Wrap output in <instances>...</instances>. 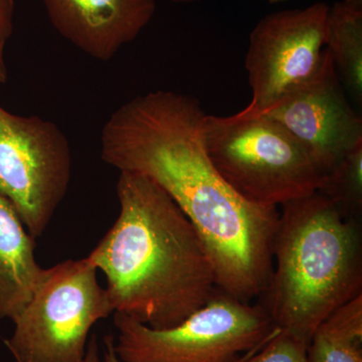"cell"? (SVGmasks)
I'll use <instances>...</instances> for the list:
<instances>
[{"instance_id": "cell-1", "label": "cell", "mask_w": 362, "mask_h": 362, "mask_svg": "<svg viewBox=\"0 0 362 362\" xmlns=\"http://www.w3.org/2000/svg\"><path fill=\"white\" fill-rule=\"evenodd\" d=\"M206 115L188 95L163 90L140 95L107 120L101 156L120 173L159 185L199 233L218 289L251 302L270 281L280 211L247 202L223 180L204 145Z\"/></svg>"}, {"instance_id": "cell-2", "label": "cell", "mask_w": 362, "mask_h": 362, "mask_svg": "<svg viewBox=\"0 0 362 362\" xmlns=\"http://www.w3.org/2000/svg\"><path fill=\"white\" fill-rule=\"evenodd\" d=\"M120 211L89 259L106 278L114 312L153 329L175 327L218 289L202 238L146 176L121 171Z\"/></svg>"}, {"instance_id": "cell-3", "label": "cell", "mask_w": 362, "mask_h": 362, "mask_svg": "<svg viewBox=\"0 0 362 362\" xmlns=\"http://www.w3.org/2000/svg\"><path fill=\"white\" fill-rule=\"evenodd\" d=\"M281 206L259 304L277 329L309 345L332 312L362 294L361 225L318 192Z\"/></svg>"}, {"instance_id": "cell-4", "label": "cell", "mask_w": 362, "mask_h": 362, "mask_svg": "<svg viewBox=\"0 0 362 362\" xmlns=\"http://www.w3.org/2000/svg\"><path fill=\"white\" fill-rule=\"evenodd\" d=\"M202 136L214 168L252 204L278 207L318 192L322 185L323 176L303 146L266 114L206 115Z\"/></svg>"}, {"instance_id": "cell-5", "label": "cell", "mask_w": 362, "mask_h": 362, "mask_svg": "<svg viewBox=\"0 0 362 362\" xmlns=\"http://www.w3.org/2000/svg\"><path fill=\"white\" fill-rule=\"evenodd\" d=\"M116 354L123 362H237L277 333L261 305L216 290L175 327L157 330L114 312Z\"/></svg>"}, {"instance_id": "cell-6", "label": "cell", "mask_w": 362, "mask_h": 362, "mask_svg": "<svg viewBox=\"0 0 362 362\" xmlns=\"http://www.w3.org/2000/svg\"><path fill=\"white\" fill-rule=\"evenodd\" d=\"M89 257L45 269L6 340L16 362H83L93 326L114 313Z\"/></svg>"}, {"instance_id": "cell-7", "label": "cell", "mask_w": 362, "mask_h": 362, "mask_svg": "<svg viewBox=\"0 0 362 362\" xmlns=\"http://www.w3.org/2000/svg\"><path fill=\"white\" fill-rule=\"evenodd\" d=\"M71 175L70 143L56 123L0 106V195L35 239L65 199Z\"/></svg>"}, {"instance_id": "cell-8", "label": "cell", "mask_w": 362, "mask_h": 362, "mask_svg": "<svg viewBox=\"0 0 362 362\" xmlns=\"http://www.w3.org/2000/svg\"><path fill=\"white\" fill-rule=\"evenodd\" d=\"M329 8L316 2L267 14L257 23L245 62L252 90L245 111L265 114L316 73L326 47Z\"/></svg>"}, {"instance_id": "cell-9", "label": "cell", "mask_w": 362, "mask_h": 362, "mask_svg": "<svg viewBox=\"0 0 362 362\" xmlns=\"http://www.w3.org/2000/svg\"><path fill=\"white\" fill-rule=\"evenodd\" d=\"M265 114L296 138L323 177L362 141L361 116L350 106L326 47L316 73Z\"/></svg>"}, {"instance_id": "cell-10", "label": "cell", "mask_w": 362, "mask_h": 362, "mask_svg": "<svg viewBox=\"0 0 362 362\" xmlns=\"http://www.w3.org/2000/svg\"><path fill=\"white\" fill-rule=\"evenodd\" d=\"M59 35L92 58L109 61L156 13V0H42Z\"/></svg>"}, {"instance_id": "cell-11", "label": "cell", "mask_w": 362, "mask_h": 362, "mask_svg": "<svg viewBox=\"0 0 362 362\" xmlns=\"http://www.w3.org/2000/svg\"><path fill=\"white\" fill-rule=\"evenodd\" d=\"M35 257V239L13 206L0 195V319L23 311L45 275Z\"/></svg>"}, {"instance_id": "cell-12", "label": "cell", "mask_w": 362, "mask_h": 362, "mask_svg": "<svg viewBox=\"0 0 362 362\" xmlns=\"http://www.w3.org/2000/svg\"><path fill=\"white\" fill-rule=\"evenodd\" d=\"M326 49L356 102L362 100V7L347 0L329 8Z\"/></svg>"}, {"instance_id": "cell-13", "label": "cell", "mask_w": 362, "mask_h": 362, "mask_svg": "<svg viewBox=\"0 0 362 362\" xmlns=\"http://www.w3.org/2000/svg\"><path fill=\"white\" fill-rule=\"evenodd\" d=\"M310 362H362V294L332 312L308 345Z\"/></svg>"}, {"instance_id": "cell-14", "label": "cell", "mask_w": 362, "mask_h": 362, "mask_svg": "<svg viewBox=\"0 0 362 362\" xmlns=\"http://www.w3.org/2000/svg\"><path fill=\"white\" fill-rule=\"evenodd\" d=\"M318 192L349 220H361L362 211V141L349 150L323 177Z\"/></svg>"}, {"instance_id": "cell-15", "label": "cell", "mask_w": 362, "mask_h": 362, "mask_svg": "<svg viewBox=\"0 0 362 362\" xmlns=\"http://www.w3.org/2000/svg\"><path fill=\"white\" fill-rule=\"evenodd\" d=\"M242 362H310L308 345L285 331L277 333L263 346L252 350Z\"/></svg>"}, {"instance_id": "cell-16", "label": "cell", "mask_w": 362, "mask_h": 362, "mask_svg": "<svg viewBox=\"0 0 362 362\" xmlns=\"http://www.w3.org/2000/svg\"><path fill=\"white\" fill-rule=\"evenodd\" d=\"M14 0H0V84L7 81L4 52L13 32Z\"/></svg>"}, {"instance_id": "cell-17", "label": "cell", "mask_w": 362, "mask_h": 362, "mask_svg": "<svg viewBox=\"0 0 362 362\" xmlns=\"http://www.w3.org/2000/svg\"><path fill=\"white\" fill-rule=\"evenodd\" d=\"M114 343H115V338H114L113 335H106V337L103 338V356H102V362H123L116 354L115 349H114ZM262 346H263V345H262ZM258 347H256V349H258ZM254 349L250 350L249 352L245 354L244 356L240 357V361L237 362L244 361Z\"/></svg>"}, {"instance_id": "cell-18", "label": "cell", "mask_w": 362, "mask_h": 362, "mask_svg": "<svg viewBox=\"0 0 362 362\" xmlns=\"http://www.w3.org/2000/svg\"><path fill=\"white\" fill-rule=\"evenodd\" d=\"M83 362H102V356H100L99 343L96 334L90 335L88 342L87 351Z\"/></svg>"}, {"instance_id": "cell-19", "label": "cell", "mask_w": 362, "mask_h": 362, "mask_svg": "<svg viewBox=\"0 0 362 362\" xmlns=\"http://www.w3.org/2000/svg\"><path fill=\"white\" fill-rule=\"evenodd\" d=\"M170 1L177 2V4H192V2L202 1V0H170Z\"/></svg>"}, {"instance_id": "cell-20", "label": "cell", "mask_w": 362, "mask_h": 362, "mask_svg": "<svg viewBox=\"0 0 362 362\" xmlns=\"http://www.w3.org/2000/svg\"><path fill=\"white\" fill-rule=\"evenodd\" d=\"M349 4H354V6L362 7V0H347Z\"/></svg>"}, {"instance_id": "cell-21", "label": "cell", "mask_w": 362, "mask_h": 362, "mask_svg": "<svg viewBox=\"0 0 362 362\" xmlns=\"http://www.w3.org/2000/svg\"><path fill=\"white\" fill-rule=\"evenodd\" d=\"M271 4H279V2H284L287 1V0H268Z\"/></svg>"}]
</instances>
